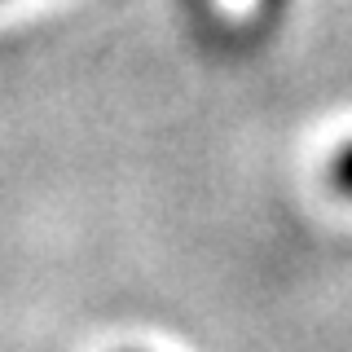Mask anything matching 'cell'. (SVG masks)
<instances>
[{"label": "cell", "mask_w": 352, "mask_h": 352, "mask_svg": "<svg viewBox=\"0 0 352 352\" xmlns=\"http://www.w3.org/2000/svg\"><path fill=\"white\" fill-rule=\"evenodd\" d=\"M216 5H220V9H225V14H229V18H247V14H251V9H256V0H216Z\"/></svg>", "instance_id": "2"}, {"label": "cell", "mask_w": 352, "mask_h": 352, "mask_svg": "<svg viewBox=\"0 0 352 352\" xmlns=\"http://www.w3.org/2000/svg\"><path fill=\"white\" fill-rule=\"evenodd\" d=\"M330 176H335V190H339V194H352V146L339 150V159H335V168H330Z\"/></svg>", "instance_id": "1"}]
</instances>
